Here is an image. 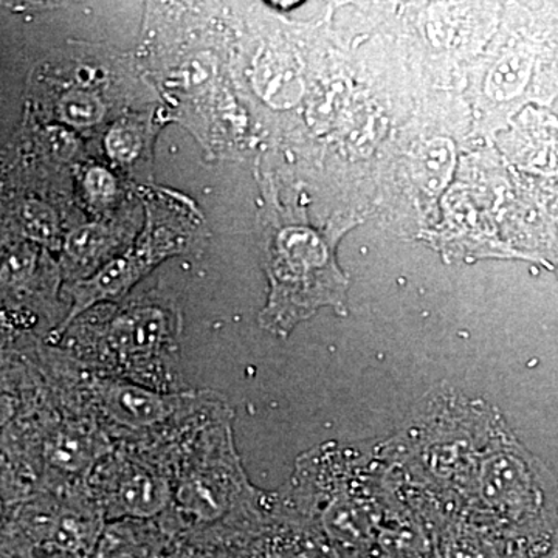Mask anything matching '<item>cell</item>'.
Returning <instances> with one entry per match:
<instances>
[{
	"mask_svg": "<svg viewBox=\"0 0 558 558\" xmlns=\"http://www.w3.org/2000/svg\"><path fill=\"white\" fill-rule=\"evenodd\" d=\"M505 428L501 425L488 440L469 488L475 526L509 558L556 556V481Z\"/></svg>",
	"mask_w": 558,
	"mask_h": 558,
	"instance_id": "1",
	"label": "cell"
},
{
	"mask_svg": "<svg viewBox=\"0 0 558 558\" xmlns=\"http://www.w3.org/2000/svg\"><path fill=\"white\" fill-rule=\"evenodd\" d=\"M142 201L145 226L130 248L92 277L69 282L65 288L69 312L54 336H64L92 307L123 300L161 260L190 252L197 241H204V218L189 197L167 190L145 189Z\"/></svg>",
	"mask_w": 558,
	"mask_h": 558,
	"instance_id": "2",
	"label": "cell"
},
{
	"mask_svg": "<svg viewBox=\"0 0 558 558\" xmlns=\"http://www.w3.org/2000/svg\"><path fill=\"white\" fill-rule=\"evenodd\" d=\"M266 274L269 299L259 325L274 336H289L322 307L347 314L348 279L337 266L332 245L317 231L293 226L270 233Z\"/></svg>",
	"mask_w": 558,
	"mask_h": 558,
	"instance_id": "3",
	"label": "cell"
},
{
	"mask_svg": "<svg viewBox=\"0 0 558 558\" xmlns=\"http://www.w3.org/2000/svg\"><path fill=\"white\" fill-rule=\"evenodd\" d=\"M182 317L178 306L159 293L120 307L87 337L92 360L108 366L110 376L168 391L179 354Z\"/></svg>",
	"mask_w": 558,
	"mask_h": 558,
	"instance_id": "4",
	"label": "cell"
},
{
	"mask_svg": "<svg viewBox=\"0 0 558 558\" xmlns=\"http://www.w3.org/2000/svg\"><path fill=\"white\" fill-rule=\"evenodd\" d=\"M86 396L102 417L126 429L163 427L172 418L190 413L194 405V396L159 391L110 374L90 376Z\"/></svg>",
	"mask_w": 558,
	"mask_h": 558,
	"instance_id": "5",
	"label": "cell"
},
{
	"mask_svg": "<svg viewBox=\"0 0 558 558\" xmlns=\"http://www.w3.org/2000/svg\"><path fill=\"white\" fill-rule=\"evenodd\" d=\"M134 222L126 220H108V222H95L89 226L80 227L68 236L64 244L65 277L70 282L86 279L97 274L110 260L116 259V253L126 252L130 248L131 231L134 230Z\"/></svg>",
	"mask_w": 558,
	"mask_h": 558,
	"instance_id": "6",
	"label": "cell"
},
{
	"mask_svg": "<svg viewBox=\"0 0 558 558\" xmlns=\"http://www.w3.org/2000/svg\"><path fill=\"white\" fill-rule=\"evenodd\" d=\"M170 484L143 468H126L108 492V508L116 515L154 517L170 502Z\"/></svg>",
	"mask_w": 558,
	"mask_h": 558,
	"instance_id": "7",
	"label": "cell"
},
{
	"mask_svg": "<svg viewBox=\"0 0 558 558\" xmlns=\"http://www.w3.org/2000/svg\"><path fill=\"white\" fill-rule=\"evenodd\" d=\"M154 137V119L143 113H132L110 124L105 135V150L116 168L140 174L145 167L149 168Z\"/></svg>",
	"mask_w": 558,
	"mask_h": 558,
	"instance_id": "8",
	"label": "cell"
},
{
	"mask_svg": "<svg viewBox=\"0 0 558 558\" xmlns=\"http://www.w3.org/2000/svg\"><path fill=\"white\" fill-rule=\"evenodd\" d=\"M43 78V76H40ZM57 95L47 98L54 120L68 124L73 130L89 131L100 126L109 116V105L105 100V89L83 86L73 81L57 76V81L46 78Z\"/></svg>",
	"mask_w": 558,
	"mask_h": 558,
	"instance_id": "9",
	"label": "cell"
},
{
	"mask_svg": "<svg viewBox=\"0 0 558 558\" xmlns=\"http://www.w3.org/2000/svg\"><path fill=\"white\" fill-rule=\"evenodd\" d=\"M100 444L78 428H64L50 440L49 461L54 469L80 473L94 464Z\"/></svg>",
	"mask_w": 558,
	"mask_h": 558,
	"instance_id": "10",
	"label": "cell"
},
{
	"mask_svg": "<svg viewBox=\"0 0 558 558\" xmlns=\"http://www.w3.org/2000/svg\"><path fill=\"white\" fill-rule=\"evenodd\" d=\"M84 199L97 213L109 211L116 207L120 197L119 179L102 167H92L81 180Z\"/></svg>",
	"mask_w": 558,
	"mask_h": 558,
	"instance_id": "11",
	"label": "cell"
}]
</instances>
